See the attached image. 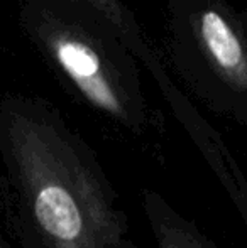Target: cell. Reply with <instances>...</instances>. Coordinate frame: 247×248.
Returning <instances> with one entry per match:
<instances>
[{
  "label": "cell",
  "mask_w": 247,
  "mask_h": 248,
  "mask_svg": "<svg viewBox=\"0 0 247 248\" xmlns=\"http://www.w3.org/2000/svg\"><path fill=\"white\" fill-rule=\"evenodd\" d=\"M0 248H12V245H10L5 240V236L2 235V232H0Z\"/></svg>",
  "instance_id": "obj_6"
},
{
  "label": "cell",
  "mask_w": 247,
  "mask_h": 248,
  "mask_svg": "<svg viewBox=\"0 0 247 248\" xmlns=\"http://www.w3.org/2000/svg\"><path fill=\"white\" fill-rule=\"evenodd\" d=\"M17 17L58 78L83 103L135 137L156 127L139 59L105 14L78 0H19Z\"/></svg>",
  "instance_id": "obj_2"
},
{
  "label": "cell",
  "mask_w": 247,
  "mask_h": 248,
  "mask_svg": "<svg viewBox=\"0 0 247 248\" xmlns=\"http://www.w3.org/2000/svg\"><path fill=\"white\" fill-rule=\"evenodd\" d=\"M166 58L217 115L247 124L244 17L227 0H163Z\"/></svg>",
  "instance_id": "obj_3"
},
{
  "label": "cell",
  "mask_w": 247,
  "mask_h": 248,
  "mask_svg": "<svg viewBox=\"0 0 247 248\" xmlns=\"http://www.w3.org/2000/svg\"><path fill=\"white\" fill-rule=\"evenodd\" d=\"M78 2H85L88 5L95 7L97 10L105 14L115 24L117 29L124 34L125 41L129 43V47L135 54V58L149 69V73H152V78L156 79L166 101H171L176 95L181 93L178 86L173 83V79L169 78V73L165 69L156 51H152L151 46L148 44V39H146L139 22L135 20L132 10L122 0H78Z\"/></svg>",
  "instance_id": "obj_5"
},
{
  "label": "cell",
  "mask_w": 247,
  "mask_h": 248,
  "mask_svg": "<svg viewBox=\"0 0 247 248\" xmlns=\"http://www.w3.org/2000/svg\"><path fill=\"white\" fill-rule=\"evenodd\" d=\"M141 206L156 248H218L195 219L178 211L158 191L144 187Z\"/></svg>",
  "instance_id": "obj_4"
},
{
  "label": "cell",
  "mask_w": 247,
  "mask_h": 248,
  "mask_svg": "<svg viewBox=\"0 0 247 248\" xmlns=\"http://www.w3.org/2000/svg\"><path fill=\"white\" fill-rule=\"evenodd\" d=\"M0 221L12 248H142L99 154L37 96L0 100Z\"/></svg>",
  "instance_id": "obj_1"
}]
</instances>
